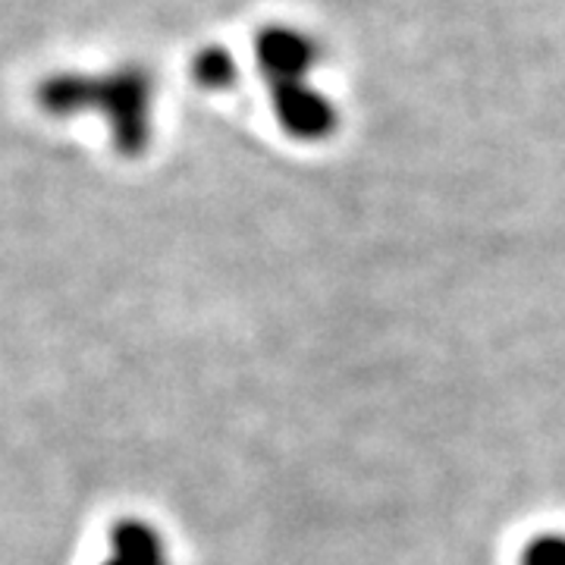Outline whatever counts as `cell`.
<instances>
[{
  "label": "cell",
  "instance_id": "cell-3",
  "mask_svg": "<svg viewBox=\"0 0 565 565\" xmlns=\"http://www.w3.org/2000/svg\"><path fill=\"white\" fill-rule=\"evenodd\" d=\"M255 54H258V66H262L267 85L286 79H308L311 66L318 63V44L299 29L270 25V29L258 32Z\"/></svg>",
  "mask_w": 565,
  "mask_h": 565
},
{
  "label": "cell",
  "instance_id": "cell-4",
  "mask_svg": "<svg viewBox=\"0 0 565 565\" xmlns=\"http://www.w3.org/2000/svg\"><path fill=\"white\" fill-rule=\"evenodd\" d=\"M102 565H167L161 534L141 519H120L110 531V553Z\"/></svg>",
  "mask_w": 565,
  "mask_h": 565
},
{
  "label": "cell",
  "instance_id": "cell-6",
  "mask_svg": "<svg viewBox=\"0 0 565 565\" xmlns=\"http://www.w3.org/2000/svg\"><path fill=\"white\" fill-rule=\"evenodd\" d=\"M525 565H565V541L563 537H546L525 550Z\"/></svg>",
  "mask_w": 565,
  "mask_h": 565
},
{
  "label": "cell",
  "instance_id": "cell-5",
  "mask_svg": "<svg viewBox=\"0 0 565 565\" xmlns=\"http://www.w3.org/2000/svg\"><path fill=\"white\" fill-rule=\"evenodd\" d=\"M192 76L204 88H230L236 82V76H239V70H236V61H233L230 51L204 47L202 54L195 57V63H192Z\"/></svg>",
  "mask_w": 565,
  "mask_h": 565
},
{
  "label": "cell",
  "instance_id": "cell-2",
  "mask_svg": "<svg viewBox=\"0 0 565 565\" xmlns=\"http://www.w3.org/2000/svg\"><path fill=\"white\" fill-rule=\"evenodd\" d=\"M274 114L280 117L282 129L302 141L327 139L337 129V110L330 98H323L308 79L270 82Z\"/></svg>",
  "mask_w": 565,
  "mask_h": 565
},
{
  "label": "cell",
  "instance_id": "cell-1",
  "mask_svg": "<svg viewBox=\"0 0 565 565\" xmlns=\"http://www.w3.org/2000/svg\"><path fill=\"white\" fill-rule=\"evenodd\" d=\"M44 107L66 114L82 107H98L114 126V139L122 154H139L148 145V107L151 82L141 70H122L102 82L57 79L41 92Z\"/></svg>",
  "mask_w": 565,
  "mask_h": 565
}]
</instances>
